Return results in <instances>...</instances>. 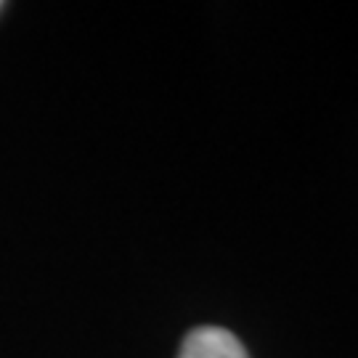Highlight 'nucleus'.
I'll use <instances>...</instances> for the list:
<instances>
[{
    "label": "nucleus",
    "instance_id": "1",
    "mask_svg": "<svg viewBox=\"0 0 358 358\" xmlns=\"http://www.w3.org/2000/svg\"><path fill=\"white\" fill-rule=\"evenodd\" d=\"M178 358H250L236 334L223 327H196L186 334Z\"/></svg>",
    "mask_w": 358,
    "mask_h": 358
}]
</instances>
